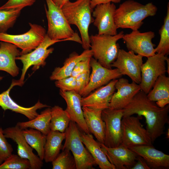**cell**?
<instances>
[{"label":"cell","mask_w":169,"mask_h":169,"mask_svg":"<svg viewBox=\"0 0 169 169\" xmlns=\"http://www.w3.org/2000/svg\"><path fill=\"white\" fill-rule=\"evenodd\" d=\"M123 110V117L137 114L145 117L146 129L153 142L164 133L165 125L169 123V104L159 107L156 102L150 100L147 94L141 90Z\"/></svg>","instance_id":"cell-1"},{"label":"cell","mask_w":169,"mask_h":169,"mask_svg":"<svg viewBox=\"0 0 169 169\" xmlns=\"http://www.w3.org/2000/svg\"><path fill=\"white\" fill-rule=\"evenodd\" d=\"M157 11L156 7L151 3L143 5L133 0H126L116 8L115 22L118 29L138 30L143 24V20L155 16Z\"/></svg>","instance_id":"cell-2"},{"label":"cell","mask_w":169,"mask_h":169,"mask_svg":"<svg viewBox=\"0 0 169 169\" xmlns=\"http://www.w3.org/2000/svg\"><path fill=\"white\" fill-rule=\"evenodd\" d=\"M91 0H69L61 8L68 21L70 24L76 25L80 32L82 45L84 50L90 47L89 28L94 19L92 17L93 9L90 7Z\"/></svg>","instance_id":"cell-3"},{"label":"cell","mask_w":169,"mask_h":169,"mask_svg":"<svg viewBox=\"0 0 169 169\" xmlns=\"http://www.w3.org/2000/svg\"><path fill=\"white\" fill-rule=\"evenodd\" d=\"M48 9L45 5L48 22L46 34L51 39L59 40L69 39L82 44L81 38L78 33L73 30L67 20L61 8L52 0H45Z\"/></svg>","instance_id":"cell-4"},{"label":"cell","mask_w":169,"mask_h":169,"mask_svg":"<svg viewBox=\"0 0 169 169\" xmlns=\"http://www.w3.org/2000/svg\"><path fill=\"white\" fill-rule=\"evenodd\" d=\"M124 34L121 31L114 35H91L90 41L92 56L103 67L112 69L111 65L116 59L120 49L117 42L122 39Z\"/></svg>","instance_id":"cell-5"},{"label":"cell","mask_w":169,"mask_h":169,"mask_svg":"<svg viewBox=\"0 0 169 169\" xmlns=\"http://www.w3.org/2000/svg\"><path fill=\"white\" fill-rule=\"evenodd\" d=\"M65 132V142L62 150L71 151L75 160L76 169H93L97 165L95 160L81 141L79 127L71 120Z\"/></svg>","instance_id":"cell-6"},{"label":"cell","mask_w":169,"mask_h":169,"mask_svg":"<svg viewBox=\"0 0 169 169\" xmlns=\"http://www.w3.org/2000/svg\"><path fill=\"white\" fill-rule=\"evenodd\" d=\"M139 116L123 117L121 120V145L130 149L143 145H152L150 136L140 120Z\"/></svg>","instance_id":"cell-7"},{"label":"cell","mask_w":169,"mask_h":169,"mask_svg":"<svg viewBox=\"0 0 169 169\" xmlns=\"http://www.w3.org/2000/svg\"><path fill=\"white\" fill-rule=\"evenodd\" d=\"M69 41V39L54 40L50 38L46 34L43 41L34 50L28 53L21 54L16 58V59L21 61L23 64L22 73L19 80L20 86L24 84L25 76L28 69L33 66L32 69L35 71L40 66L44 67L46 64L45 60L54 50V48H48L59 42Z\"/></svg>","instance_id":"cell-8"},{"label":"cell","mask_w":169,"mask_h":169,"mask_svg":"<svg viewBox=\"0 0 169 169\" xmlns=\"http://www.w3.org/2000/svg\"><path fill=\"white\" fill-rule=\"evenodd\" d=\"M29 24L30 29L23 34L13 35L0 32V41L15 45L22 49L21 54L31 52L43 41L46 33L45 29L41 26Z\"/></svg>","instance_id":"cell-9"},{"label":"cell","mask_w":169,"mask_h":169,"mask_svg":"<svg viewBox=\"0 0 169 169\" xmlns=\"http://www.w3.org/2000/svg\"><path fill=\"white\" fill-rule=\"evenodd\" d=\"M141 66V81L139 84L141 90L147 94L151 90L158 77L165 74L167 57L156 53L148 57Z\"/></svg>","instance_id":"cell-10"},{"label":"cell","mask_w":169,"mask_h":169,"mask_svg":"<svg viewBox=\"0 0 169 169\" xmlns=\"http://www.w3.org/2000/svg\"><path fill=\"white\" fill-rule=\"evenodd\" d=\"M143 57L131 51L119 49L117 57L111 65L117 69L122 75H126L139 84L141 81V66Z\"/></svg>","instance_id":"cell-11"},{"label":"cell","mask_w":169,"mask_h":169,"mask_svg":"<svg viewBox=\"0 0 169 169\" xmlns=\"http://www.w3.org/2000/svg\"><path fill=\"white\" fill-rule=\"evenodd\" d=\"M123 115V109L108 108L102 110L101 116L105 127L104 144L106 146L115 147L121 144V122Z\"/></svg>","instance_id":"cell-12"},{"label":"cell","mask_w":169,"mask_h":169,"mask_svg":"<svg viewBox=\"0 0 169 169\" xmlns=\"http://www.w3.org/2000/svg\"><path fill=\"white\" fill-rule=\"evenodd\" d=\"M155 36V33L151 31L141 33L135 30L124 34L122 39L128 50L148 58L156 53V45L152 42Z\"/></svg>","instance_id":"cell-13"},{"label":"cell","mask_w":169,"mask_h":169,"mask_svg":"<svg viewBox=\"0 0 169 169\" xmlns=\"http://www.w3.org/2000/svg\"><path fill=\"white\" fill-rule=\"evenodd\" d=\"M90 66L92 72L89 83L81 95L83 97L88 95L95 90L107 84L111 80L121 78L122 75L117 69L105 67L92 57Z\"/></svg>","instance_id":"cell-14"},{"label":"cell","mask_w":169,"mask_h":169,"mask_svg":"<svg viewBox=\"0 0 169 169\" xmlns=\"http://www.w3.org/2000/svg\"><path fill=\"white\" fill-rule=\"evenodd\" d=\"M116 7L113 3L98 5L93 10L92 16L95 18L93 24L98 30L99 35H114L118 29L115 22Z\"/></svg>","instance_id":"cell-15"},{"label":"cell","mask_w":169,"mask_h":169,"mask_svg":"<svg viewBox=\"0 0 169 169\" xmlns=\"http://www.w3.org/2000/svg\"><path fill=\"white\" fill-rule=\"evenodd\" d=\"M3 134L6 138H10L17 145L18 155L28 159L30 161L31 169H40L43 163L38 156L33 152V149L25 139L21 130L17 125L9 127L3 130Z\"/></svg>","instance_id":"cell-16"},{"label":"cell","mask_w":169,"mask_h":169,"mask_svg":"<svg viewBox=\"0 0 169 169\" xmlns=\"http://www.w3.org/2000/svg\"><path fill=\"white\" fill-rule=\"evenodd\" d=\"M115 88L117 91L114 93L109 104V108L113 109H123L141 90L139 84L133 81L129 83L123 78L118 79Z\"/></svg>","instance_id":"cell-17"},{"label":"cell","mask_w":169,"mask_h":169,"mask_svg":"<svg viewBox=\"0 0 169 169\" xmlns=\"http://www.w3.org/2000/svg\"><path fill=\"white\" fill-rule=\"evenodd\" d=\"M100 143L114 169H131L136 163L138 155L130 149L121 144L115 147H108Z\"/></svg>","instance_id":"cell-18"},{"label":"cell","mask_w":169,"mask_h":169,"mask_svg":"<svg viewBox=\"0 0 169 169\" xmlns=\"http://www.w3.org/2000/svg\"><path fill=\"white\" fill-rule=\"evenodd\" d=\"M117 80L113 79L94 92L82 97V107L102 110L109 108L110 100L115 90V84Z\"/></svg>","instance_id":"cell-19"},{"label":"cell","mask_w":169,"mask_h":169,"mask_svg":"<svg viewBox=\"0 0 169 169\" xmlns=\"http://www.w3.org/2000/svg\"><path fill=\"white\" fill-rule=\"evenodd\" d=\"M59 94L65 100L67 108L65 110L71 120L75 122L83 132L90 134L86 124L81 104L82 96L74 90L63 91L59 90Z\"/></svg>","instance_id":"cell-20"},{"label":"cell","mask_w":169,"mask_h":169,"mask_svg":"<svg viewBox=\"0 0 169 169\" xmlns=\"http://www.w3.org/2000/svg\"><path fill=\"white\" fill-rule=\"evenodd\" d=\"M16 85L20 86L18 80H13L9 88L0 94V106L4 111L9 110L20 113L24 115L30 120L34 119L38 114L37 112L38 109L50 107L41 103L39 100L33 106L29 107H25L18 105L12 99L9 95L10 90Z\"/></svg>","instance_id":"cell-21"},{"label":"cell","mask_w":169,"mask_h":169,"mask_svg":"<svg viewBox=\"0 0 169 169\" xmlns=\"http://www.w3.org/2000/svg\"><path fill=\"white\" fill-rule=\"evenodd\" d=\"M145 160L150 169H168L169 155L152 145L136 146L130 149Z\"/></svg>","instance_id":"cell-22"},{"label":"cell","mask_w":169,"mask_h":169,"mask_svg":"<svg viewBox=\"0 0 169 169\" xmlns=\"http://www.w3.org/2000/svg\"><path fill=\"white\" fill-rule=\"evenodd\" d=\"M18 48L11 43L0 42V71L6 72L13 77L19 73L15 60L21 53Z\"/></svg>","instance_id":"cell-23"},{"label":"cell","mask_w":169,"mask_h":169,"mask_svg":"<svg viewBox=\"0 0 169 169\" xmlns=\"http://www.w3.org/2000/svg\"><path fill=\"white\" fill-rule=\"evenodd\" d=\"M84 118L90 133L95 137L99 142L104 144L105 124L102 116V110L82 107Z\"/></svg>","instance_id":"cell-24"},{"label":"cell","mask_w":169,"mask_h":169,"mask_svg":"<svg viewBox=\"0 0 169 169\" xmlns=\"http://www.w3.org/2000/svg\"><path fill=\"white\" fill-rule=\"evenodd\" d=\"M81 141L101 169H114L102 150L100 143L95 141L91 134L80 131Z\"/></svg>","instance_id":"cell-25"},{"label":"cell","mask_w":169,"mask_h":169,"mask_svg":"<svg viewBox=\"0 0 169 169\" xmlns=\"http://www.w3.org/2000/svg\"><path fill=\"white\" fill-rule=\"evenodd\" d=\"M92 53L90 49L84 50L80 54L73 52L65 60L61 67H56L50 77L51 80H58L71 76L76 65L80 61L92 57Z\"/></svg>","instance_id":"cell-26"},{"label":"cell","mask_w":169,"mask_h":169,"mask_svg":"<svg viewBox=\"0 0 169 169\" xmlns=\"http://www.w3.org/2000/svg\"><path fill=\"white\" fill-rule=\"evenodd\" d=\"M153 89L147 94L148 98L156 102L160 107L169 103V77L165 74L159 76L155 82Z\"/></svg>","instance_id":"cell-27"},{"label":"cell","mask_w":169,"mask_h":169,"mask_svg":"<svg viewBox=\"0 0 169 169\" xmlns=\"http://www.w3.org/2000/svg\"><path fill=\"white\" fill-rule=\"evenodd\" d=\"M66 132L50 131L46 135L44 147V159L46 163L52 162L59 154L62 143L66 137Z\"/></svg>","instance_id":"cell-28"},{"label":"cell","mask_w":169,"mask_h":169,"mask_svg":"<svg viewBox=\"0 0 169 169\" xmlns=\"http://www.w3.org/2000/svg\"><path fill=\"white\" fill-rule=\"evenodd\" d=\"M51 108L48 107L34 119L26 122H18L16 125L21 130L28 128L38 130L47 135L50 131Z\"/></svg>","instance_id":"cell-29"},{"label":"cell","mask_w":169,"mask_h":169,"mask_svg":"<svg viewBox=\"0 0 169 169\" xmlns=\"http://www.w3.org/2000/svg\"><path fill=\"white\" fill-rule=\"evenodd\" d=\"M22 132L28 143L36 150L38 157L43 161L46 136L39 131L31 128L22 130Z\"/></svg>","instance_id":"cell-30"},{"label":"cell","mask_w":169,"mask_h":169,"mask_svg":"<svg viewBox=\"0 0 169 169\" xmlns=\"http://www.w3.org/2000/svg\"><path fill=\"white\" fill-rule=\"evenodd\" d=\"M51 115L50 130L65 132L71 121L65 110L59 106L55 105L51 109Z\"/></svg>","instance_id":"cell-31"},{"label":"cell","mask_w":169,"mask_h":169,"mask_svg":"<svg viewBox=\"0 0 169 169\" xmlns=\"http://www.w3.org/2000/svg\"><path fill=\"white\" fill-rule=\"evenodd\" d=\"M160 40L155 48L156 53L165 56L169 54V5L167 6L166 14L164 19V23L159 30Z\"/></svg>","instance_id":"cell-32"},{"label":"cell","mask_w":169,"mask_h":169,"mask_svg":"<svg viewBox=\"0 0 169 169\" xmlns=\"http://www.w3.org/2000/svg\"><path fill=\"white\" fill-rule=\"evenodd\" d=\"M52 162L53 169H76L75 159L70 151L64 149Z\"/></svg>","instance_id":"cell-33"},{"label":"cell","mask_w":169,"mask_h":169,"mask_svg":"<svg viewBox=\"0 0 169 169\" xmlns=\"http://www.w3.org/2000/svg\"><path fill=\"white\" fill-rule=\"evenodd\" d=\"M21 10L10 9L0 10V32L6 33L12 27L19 16Z\"/></svg>","instance_id":"cell-34"},{"label":"cell","mask_w":169,"mask_h":169,"mask_svg":"<svg viewBox=\"0 0 169 169\" xmlns=\"http://www.w3.org/2000/svg\"><path fill=\"white\" fill-rule=\"evenodd\" d=\"M31 169V165L28 159L13 154L0 165V169Z\"/></svg>","instance_id":"cell-35"},{"label":"cell","mask_w":169,"mask_h":169,"mask_svg":"<svg viewBox=\"0 0 169 169\" xmlns=\"http://www.w3.org/2000/svg\"><path fill=\"white\" fill-rule=\"evenodd\" d=\"M3 130L0 127V165L2 164L12 154L13 148L7 141Z\"/></svg>","instance_id":"cell-36"},{"label":"cell","mask_w":169,"mask_h":169,"mask_svg":"<svg viewBox=\"0 0 169 169\" xmlns=\"http://www.w3.org/2000/svg\"><path fill=\"white\" fill-rule=\"evenodd\" d=\"M36 0H8L0 7L1 9H20L32 5Z\"/></svg>","instance_id":"cell-37"},{"label":"cell","mask_w":169,"mask_h":169,"mask_svg":"<svg viewBox=\"0 0 169 169\" xmlns=\"http://www.w3.org/2000/svg\"><path fill=\"white\" fill-rule=\"evenodd\" d=\"M55 85L63 91L75 90L76 87V78L70 76L56 80Z\"/></svg>","instance_id":"cell-38"},{"label":"cell","mask_w":169,"mask_h":169,"mask_svg":"<svg viewBox=\"0 0 169 169\" xmlns=\"http://www.w3.org/2000/svg\"><path fill=\"white\" fill-rule=\"evenodd\" d=\"M90 72V70L86 71L75 77L76 87L75 91L81 95L89 83Z\"/></svg>","instance_id":"cell-39"},{"label":"cell","mask_w":169,"mask_h":169,"mask_svg":"<svg viewBox=\"0 0 169 169\" xmlns=\"http://www.w3.org/2000/svg\"><path fill=\"white\" fill-rule=\"evenodd\" d=\"M91 58H87L79 62L74 69L71 76L75 77L79 74L90 70Z\"/></svg>","instance_id":"cell-40"},{"label":"cell","mask_w":169,"mask_h":169,"mask_svg":"<svg viewBox=\"0 0 169 169\" xmlns=\"http://www.w3.org/2000/svg\"><path fill=\"white\" fill-rule=\"evenodd\" d=\"M145 160L141 156H138L136 161L131 169H150Z\"/></svg>","instance_id":"cell-41"},{"label":"cell","mask_w":169,"mask_h":169,"mask_svg":"<svg viewBox=\"0 0 169 169\" xmlns=\"http://www.w3.org/2000/svg\"><path fill=\"white\" fill-rule=\"evenodd\" d=\"M121 0H91L90 2V7L93 9L98 5L112 3H118Z\"/></svg>","instance_id":"cell-42"},{"label":"cell","mask_w":169,"mask_h":169,"mask_svg":"<svg viewBox=\"0 0 169 169\" xmlns=\"http://www.w3.org/2000/svg\"><path fill=\"white\" fill-rule=\"evenodd\" d=\"M54 3L59 7L61 8L63 5L69 0H52Z\"/></svg>","instance_id":"cell-43"},{"label":"cell","mask_w":169,"mask_h":169,"mask_svg":"<svg viewBox=\"0 0 169 169\" xmlns=\"http://www.w3.org/2000/svg\"><path fill=\"white\" fill-rule=\"evenodd\" d=\"M166 62L167 63V69L166 70V72H167L168 74H169V59L168 58L166 59Z\"/></svg>","instance_id":"cell-44"},{"label":"cell","mask_w":169,"mask_h":169,"mask_svg":"<svg viewBox=\"0 0 169 169\" xmlns=\"http://www.w3.org/2000/svg\"><path fill=\"white\" fill-rule=\"evenodd\" d=\"M166 137L167 138H169V128L166 132Z\"/></svg>","instance_id":"cell-45"},{"label":"cell","mask_w":169,"mask_h":169,"mask_svg":"<svg viewBox=\"0 0 169 169\" xmlns=\"http://www.w3.org/2000/svg\"><path fill=\"white\" fill-rule=\"evenodd\" d=\"M3 77L2 76H0V80L2 79H3Z\"/></svg>","instance_id":"cell-46"}]
</instances>
